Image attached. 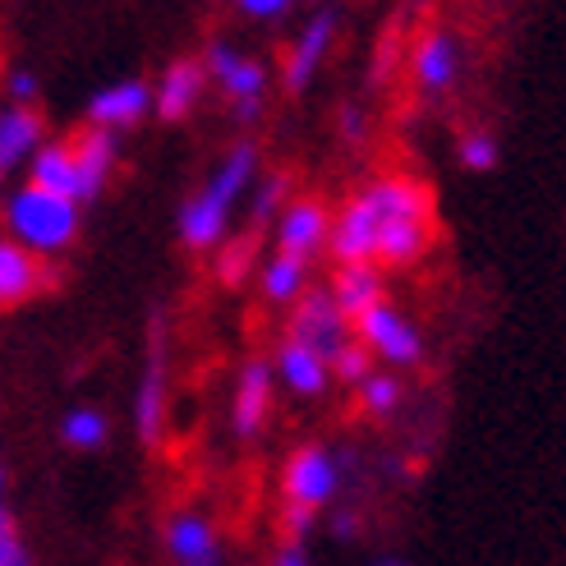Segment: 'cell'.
Masks as SVG:
<instances>
[{
  "label": "cell",
  "instance_id": "cell-1",
  "mask_svg": "<svg viewBox=\"0 0 566 566\" xmlns=\"http://www.w3.org/2000/svg\"><path fill=\"white\" fill-rule=\"evenodd\" d=\"M433 217V193L410 176H382L374 185H364L350 203L332 217V235L327 249L336 268L350 263H374L378 240L401 221H423Z\"/></svg>",
  "mask_w": 566,
  "mask_h": 566
},
{
  "label": "cell",
  "instance_id": "cell-2",
  "mask_svg": "<svg viewBox=\"0 0 566 566\" xmlns=\"http://www.w3.org/2000/svg\"><path fill=\"white\" fill-rule=\"evenodd\" d=\"M253 171H259V148L253 144H235L221 157V166L212 171V180L198 189L193 198H185L180 208V240L185 249H221L226 244V226H231V212L244 198Z\"/></svg>",
  "mask_w": 566,
  "mask_h": 566
},
{
  "label": "cell",
  "instance_id": "cell-3",
  "mask_svg": "<svg viewBox=\"0 0 566 566\" xmlns=\"http://www.w3.org/2000/svg\"><path fill=\"white\" fill-rule=\"evenodd\" d=\"M6 231L28 253L55 259V253H65L78 235V203H70L61 193H46L38 185H19L6 198Z\"/></svg>",
  "mask_w": 566,
  "mask_h": 566
},
{
  "label": "cell",
  "instance_id": "cell-4",
  "mask_svg": "<svg viewBox=\"0 0 566 566\" xmlns=\"http://www.w3.org/2000/svg\"><path fill=\"white\" fill-rule=\"evenodd\" d=\"M350 327H355V323L342 314V308H336L332 291H304V295L295 300L291 342H300V346H308L314 355H323V359H327V369H332V359L355 342V332H350Z\"/></svg>",
  "mask_w": 566,
  "mask_h": 566
},
{
  "label": "cell",
  "instance_id": "cell-5",
  "mask_svg": "<svg viewBox=\"0 0 566 566\" xmlns=\"http://www.w3.org/2000/svg\"><path fill=\"white\" fill-rule=\"evenodd\" d=\"M166 318L153 314L148 323V364H144V378H138L134 391V433L144 447H157L166 438Z\"/></svg>",
  "mask_w": 566,
  "mask_h": 566
},
{
  "label": "cell",
  "instance_id": "cell-6",
  "mask_svg": "<svg viewBox=\"0 0 566 566\" xmlns=\"http://www.w3.org/2000/svg\"><path fill=\"white\" fill-rule=\"evenodd\" d=\"M355 342L369 350L374 359L396 364V369H406V364H419V359H423V336H419V327H415L396 304H387V300L374 304L369 314L355 323Z\"/></svg>",
  "mask_w": 566,
  "mask_h": 566
},
{
  "label": "cell",
  "instance_id": "cell-7",
  "mask_svg": "<svg viewBox=\"0 0 566 566\" xmlns=\"http://www.w3.org/2000/svg\"><path fill=\"white\" fill-rule=\"evenodd\" d=\"M281 489H286V502L308 506V512H323V506L342 489V465L332 461L327 447H300L286 461V474H281Z\"/></svg>",
  "mask_w": 566,
  "mask_h": 566
},
{
  "label": "cell",
  "instance_id": "cell-8",
  "mask_svg": "<svg viewBox=\"0 0 566 566\" xmlns=\"http://www.w3.org/2000/svg\"><path fill=\"white\" fill-rule=\"evenodd\" d=\"M410 74L423 97H442L461 74V42L451 38L447 28H429V33L415 38V46H410Z\"/></svg>",
  "mask_w": 566,
  "mask_h": 566
},
{
  "label": "cell",
  "instance_id": "cell-9",
  "mask_svg": "<svg viewBox=\"0 0 566 566\" xmlns=\"http://www.w3.org/2000/svg\"><path fill=\"white\" fill-rule=\"evenodd\" d=\"M153 111V83L144 78H120V83H106L88 97V125L106 129V134H120L129 125H138Z\"/></svg>",
  "mask_w": 566,
  "mask_h": 566
},
{
  "label": "cell",
  "instance_id": "cell-10",
  "mask_svg": "<svg viewBox=\"0 0 566 566\" xmlns=\"http://www.w3.org/2000/svg\"><path fill=\"white\" fill-rule=\"evenodd\" d=\"M46 286H51V263L28 253L23 244H14L10 235L0 240V314L38 300Z\"/></svg>",
  "mask_w": 566,
  "mask_h": 566
},
{
  "label": "cell",
  "instance_id": "cell-11",
  "mask_svg": "<svg viewBox=\"0 0 566 566\" xmlns=\"http://www.w3.org/2000/svg\"><path fill=\"white\" fill-rule=\"evenodd\" d=\"M203 70H208V78L221 83V93L231 97L235 106L240 102H263V93H268V70L259 61H249V55H240L231 42H221V38L208 42Z\"/></svg>",
  "mask_w": 566,
  "mask_h": 566
},
{
  "label": "cell",
  "instance_id": "cell-12",
  "mask_svg": "<svg viewBox=\"0 0 566 566\" xmlns=\"http://www.w3.org/2000/svg\"><path fill=\"white\" fill-rule=\"evenodd\" d=\"M327 235H332L327 208L318 203V198H295L276 221V253H291V259L308 263L327 244Z\"/></svg>",
  "mask_w": 566,
  "mask_h": 566
},
{
  "label": "cell",
  "instance_id": "cell-13",
  "mask_svg": "<svg viewBox=\"0 0 566 566\" xmlns=\"http://www.w3.org/2000/svg\"><path fill=\"white\" fill-rule=\"evenodd\" d=\"M208 88V70L198 55H180V61H171L161 70V78L153 83V111L161 120H185L189 111L198 106V97H203Z\"/></svg>",
  "mask_w": 566,
  "mask_h": 566
},
{
  "label": "cell",
  "instance_id": "cell-14",
  "mask_svg": "<svg viewBox=\"0 0 566 566\" xmlns=\"http://www.w3.org/2000/svg\"><path fill=\"white\" fill-rule=\"evenodd\" d=\"M268 410H272V364L268 359H249L240 369V378H235V396H231V429H235V438L259 433Z\"/></svg>",
  "mask_w": 566,
  "mask_h": 566
},
{
  "label": "cell",
  "instance_id": "cell-15",
  "mask_svg": "<svg viewBox=\"0 0 566 566\" xmlns=\"http://www.w3.org/2000/svg\"><path fill=\"white\" fill-rule=\"evenodd\" d=\"M336 10H318V14H308L304 23V33L295 38L291 55H286V70H281V78H286V93H304L308 88V78H314V70L323 65V55L336 38Z\"/></svg>",
  "mask_w": 566,
  "mask_h": 566
},
{
  "label": "cell",
  "instance_id": "cell-16",
  "mask_svg": "<svg viewBox=\"0 0 566 566\" xmlns=\"http://www.w3.org/2000/svg\"><path fill=\"white\" fill-rule=\"evenodd\" d=\"M28 185L61 193L70 203H83V180H78V161H74L70 138H51V144H42L33 153V161H28Z\"/></svg>",
  "mask_w": 566,
  "mask_h": 566
},
{
  "label": "cell",
  "instance_id": "cell-17",
  "mask_svg": "<svg viewBox=\"0 0 566 566\" xmlns=\"http://www.w3.org/2000/svg\"><path fill=\"white\" fill-rule=\"evenodd\" d=\"M70 148H74V161H78L83 203H88V198L102 193V185L111 180V171H116V153H120V144H116V134L83 125V129L70 138Z\"/></svg>",
  "mask_w": 566,
  "mask_h": 566
},
{
  "label": "cell",
  "instance_id": "cell-18",
  "mask_svg": "<svg viewBox=\"0 0 566 566\" xmlns=\"http://www.w3.org/2000/svg\"><path fill=\"white\" fill-rule=\"evenodd\" d=\"M327 291H332L336 308H342L350 323H359L374 304L387 300V281H382V272H378L374 263H350V268H336V276H332Z\"/></svg>",
  "mask_w": 566,
  "mask_h": 566
},
{
  "label": "cell",
  "instance_id": "cell-19",
  "mask_svg": "<svg viewBox=\"0 0 566 566\" xmlns=\"http://www.w3.org/2000/svg\"><path fill=\"white\" fill-rule=\"evenodd\" d=\"M42 148V116L38 106H0V171H14L19 161H33Z\"/></svg>",
  "mask_w": 566,
  "mask_h": 566
},
{
  "label": "cell",
  "instance_id": "cell-20",
  "mask_svg": "<svg viewBox=\"0 0 566 566\" xmlns=\"http://www.w3.org/2000/svg\"><path fill=\"white\" fill-rule=\"evenodd\" d=\"M166 553L176 557V566H193V562H212L221 557V544H217V530L208 516L198 512H180L166 521Z\"/></svg>",
  "mask_w": 566,
  "mask_h": 566
},
{
  "label": "cell",
  "instance_id": "cell-21",
  "mask_svg": "<svg viewBox=\"0 0 566 566\" xmlns=\"http://www.w3.org/2000/svg\"><path fill=\"white\" fill-rule=\"evenodd\" d=\"M276 378L286 382L295 396H318L332 382V369H327L323 355H314L308 346H300L286 336V342L276 346Z\"/></svg>",
  "mask_w": 566,
  "mask_h": 566
},
{
  "label": "cell",
  "instance_id": "cell-22",
  "mask_svg": "<svg viewBox=\"0 0 566 566\" xmlns=\"http://www.w3.org/2000/svg\"><path fill=\"white\" fill-rule=\"evenodd\" d=\"M304 281H308V263L291 259V253H272L263 263V295L272 304H295L304 295Z\"/></svg>",
  "mask_w": 566,
  "mask_h": 566
},
{
  "label": "cell",
  "instance_id": "cell-23",
  "mask_svg": "<svg viewBox=\"0 0 566 566\" xmlns=\"http://www.w3.org/2000/svg\"><path fill=\"white\" fill-rule=\"evenodd\" d=\"M106 438H111V419L93 406H74L61 419V442L74 451H97V447H106Z\"/></svg>",
  "mask_w": 566,
  "mask_h": 566
},
{
  "label": "cell",
  "instance_id": "cell-24",
  "mask_svg": "<svg viewBox=\"0 0 566 566\" xmlns=\"http://www.w3.org/2000/svg\"><path fill=\"white\" fill-rule=\"evenodd\" d=\"M253 253H259V231L249 235H226V244L217 249V281L221 286H240L253 268Z\"/></svg>",
  "mask_w": 566,
  "mask_h": 566
},
{
  "label": "cell",
  "instance_id": "cell-25",
  "mask_svg": "<svg viewBox=\"0 0 566 566\" xmlns=\"http://www.w3.org/2000/svg\"><path fill=\"white\" fill-rule=\"evenodd\" d=\"M457 157H461L465 171H493L497 157H502V148H497V138H493L489 129H465V134L457 138Z\"/></svg>",
  "mask_w": 566,
  "mask_h": 566
},
{
  "label": "cell",
  "instance_id": "cell-26",
  "mask_svg": "<svg viewBox=\"0 0 566 566\" xmlns=\"http://www.w3.org/2000/svg\"><path fill=\"white\" fill-rule=\"evenodd\" d=\"M359 406L364 415H391L396 406H401V378H391V374H374L369 382H359Z\"/></svg>",
  "mask_w": 566,
  "mask_h": 566
},
{
  "label": "cell",
  "instance_id": "cell-27",
  "mask_svg": "<svg viewBox=\"0 0 566 566\" xmlns=\"http://www.w3.org/2000/svg\"><path fill=\"white\" fill-rule=\"evenodd\" d=\"M286 189H291V180L286 176H272V180H263L259 185V193H253V208H249V231H263V226L281 212V203H286Z\"/></svg>",
  "mask_w": 566,
  "mask_h": 566
},
{
  "label": "cell",
  "instance_id": "cell-28",
  "mask_svg": "<svg viewBox=\"0 0 566 566\" xmlns=\"http://www.w3.org/2000/svg\"><path fill=\"white\" fill-rule=\"evenodd\" d=\"M374 374H378V369H374V355L364 350L359 342H350L342 355L332 359V378H342V382H355V387H359V382H369Z\"/></svg>",
  "mask_w": 566,
  "mask_h": 566
},
{
  "label": "cell",
  "instance_id": "cell-29",
  "mask_svg": "<svg viewBox=\"0 0 566 566\" xmlns=\"http://www.w3.org/2000/svg\"><path fill=\"white\" fill-rule=\"evenodd\" d=\"M314 516L308 506H295V502H281V530H286V544H304V534L314 530Z\"/></svg>",
  "mask_w": 566,
  "mask_h": 566
},
{
  "label": "cell",
  "instance_id": "cell-30",
  "mask_svg": "<svg viewBox=\"0 0 566 566\" xmlns=\"http://www.w3.org/2000/svg\"><path fill=\"white\" fill-rule=\"evenodd\" d=\"M6 88H10V102H14V106H33V97H38V74H33V70H14V74L6 78Z\"/></svg>",
  "mask_w": 566,
  "mask_h": 566
},
{
  "label": "cell",
  "instance_id": "cell-31",
  "mask_svg": "<svg viewBox=\"0 0 566 566\" xmlns=\"http://www.w3.org/2000/svg\"><path fill=\"white\" fill-rule=\"evenodd\" d=\"M240 14L263 19V23H276V19H286V14H291V0H244Z\"/></svg>",
  "mask_w": 566,
  "mask_h": 566
},
{
  "label": "cell",
  "instance_id": "cell-32",
  "mask_svg": "<svg viewBox=\"0 0 566 566\" xmlns=\"http://www.w3.org/2000/svg\"><path fill=\"white\" fill-rule=\"evenodd\" d=\"M0 566H33V557H28V548H23L19 534H14V539L0 544Z\"/></svg>",
  "mask_w": 566,
  "mask_h": 566
},
{
  "label": "cell",
  "instance_id": "cell-33",
  "mask_svg": "<svg viewBox=\"0 0 566 566\" xmlns=\"http://www.w3.org/2000/svg\"><path fill=\"white\" fill-rule=\"evenodd\" d=\"M272 566H308V548L304 544H281L272 553Z\"/></svg>",
  "mask_w": 566,
  "mask_h": 566
},
{
  "label": "cell",
  "instance_id": "cell-34",
  "mask_svg": "<svg viewBox=\"0 0 566 566\" xmlns=\"http://www.w3.org/2000/svg\"><path fill=\"white\" fill-rule=\"evenodd\" d=\"M342 134L350 138V144H355V138H359V134H364V116H359V111H355V106H346V111H342Z\"/></svg>",
  "mask_w": 566,
  "mask_h": 566
},
{
  "label": "cell",
  "instance_id": "cell-35",
  "mask_svg": "<svg viewBox=\"0 0 566 566\" xmlns=\"http://www.w3.org/2000/svg\"><path fill=\"white\" fill-rule=\"evenodd\" d=\"M259 111H263V102H240V106H235V120L249 125V120H259Z\"/></svg>",
  "mask_w": 566,
  "mask_h": 566
},
{
  "label": "cell",
  "instance_id": "cell-36",
  "mask_svg": "<svg viewBox=\"0 0 566 566\" xmlns=\"http://www.w3.org/2000/svg\"><path fill=\"white\" fill-rule=\"evenodd\" d=\"M14 534H19V530H14V516L6 512V506H0V544H6V539H14Z\"/></svg>",
  "mask_w": 566,
  "mask_h": 566
},
{
  "label": "cell",
  "instance_id": "cell-37",
  "mask_svg": "<svg viewBox=\"0 0 566 566\" xmlns=\"http://www.w3.org/2000/svg\"><path fill=\"white\" fill-rule=\"evenodd\" d=\"M355 516H336V534H342V539H350V534H355Z\"/></svg>",
  "mask_w": 566,
  "mask_h": 566
},
{
  "label": "cell",
  "instance_id": "cell-38",
  "mask_svg": "<svg viewBox=\"0 0 566 566\" xmlns=\"http://www.w3.org/2000/svg\"><path fill=\"white\" fill-rule=\"evenodd\" d=\"M374 566H406V562H401V557H378Z\"/></svg>",
  "mask_w": 566,
  "mask_h": 566
},
{
  "label": "cell",
  "instance_id": "cell-39",
  "mask_svg": "<svg viewBox=\"0 0 566 566\" xmlns=\"http://www.w3.org/2000/svg\"><path fill=\"white\" fill-rule=\"evenodd\" d=\"M0 493H6V465H0Z\"/></svg>",
  "mask_w": 566,
  "mask_h": 566
},
{
  "label": "cell",
  "instance_id": "cell-40",
  "mask_svg": "<svg viewBox=\"0 0 566 566\" xmlns=\"http://www.w3.org/2000/svg\"><path fill=\"white\" fill-rule=\"evenodd\" d=\"M0 180H6V171H0Z\"/></svg>",
  "mask_w": 566,
  "mask_h": 566
}]
</instances>
